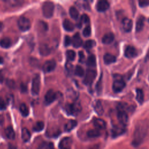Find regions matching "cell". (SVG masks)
<instances>
[{
  "mask_svg": "<svg viewBox=\"0 0 149 149\" xmlns=\"http://www.w3.org/2000/svg\"><path fill=\"white\" fill-rule=\"evenodd\" d=\"M149 138V120L139 121L136 125L133 135L132 144L134 147H138Z\"/></svg>",
  "mask_w": 149,
  "mask_h": 149,
  "instance_id": "cell-1",
  "label": "cell"
},
{
  "mask_svg": "<svg viewBox=\"0 0 149 149\" xmlns=\"http://www.w3.org/2000/svg\"><path fill=\"white\" fill-rule=\"evenodd\" d=\"M65 111L68 115H77L81 111V106L79 102L68 104L65 106Z\"/></svg>",
  "mask_w": 149,
  "mask_h": 149,
  "instance_id": "cell-2",
  "label": "cell"
},
{
  "mask_svg": "<svg viewBox=\"0 0 149 149\" xmlns=\"http://www.w3.org/2000/svg\"><path fill=\"white\" fill-rule=\"evenodd\" d=\"M54 11V4L52 2H45L42 6V12L44 17L50 18L52 16Z\"/></svg>",
  "mask_w": 149,
  "mask_h": 149,
  "instance_id": "cell-3",
  "label": "cell"
},
{
  "mask_svg": "<svg viewBox=\"0 0 149 149\" xmlns=\"http://www.w3.org/2000/svg\"><path fill=\"white\" fill-rule=\"evenodd\" d=\"M17 26L20 30L26 31L30 29L31 27V22L28 18L21 16L17 20Z\"/></svg>",
  "mask_w": 149,
  "mask_h": 149,
  "instance_id": "cell-4",
  "label": "cell"
},
{
  "mask_svg": "<svg viewBox=\"0 0 149 149\" xmlns=\"http://www.w3.org/2000/svg\"><path fill=\"white\" fill-rule=\"evenodd\" d=\"M97 76V72L94 70L88 69L85 74L83 80V83L86 85H90L92 84Z\"/></svg>",
  "mask_w": 149,
  "mask_h": 149,
  "instance_id": "cell-5",
  "label": "cell"
},
{
  "mask_svg": "<svg viewBox=\"0 0 149 149\" xmlns=\"http://www.w3.org/2000/svg\"><path fill=\"white\" fill-rule=\"evenodd\" d=\"M40 89V77L38 74L35 75L32 80L31 93L34 95H38Z\"/></svg>",
  "mask_w": 149,
  "mask_h": 149,
  "instance_id": "cell-6",
  "label": "cell"
},
{
  "mask_svg": "<svg viewBox=\"0 0 149 149\" xmlns=\"http://www.w3.org/2000/svg\"><path fill=\"white\" fill-rule=\"evenodd\" d=\"M126 86L125 82L122 79H116L112 84V90L116 93H119L123 90Z\"/></svg>",
  "mask_w": 149,
  "mask_h": 149,
  "instance_id": "cell-7",
  "label": "cell"
},
{
  "mask_svg": "<svg viewBox=\"0 0 149 149\" xmlns=\"http://www.w3.org/2000/svg\"><path fill=\"white\" fill-rule=\"evenodd\" d=\"M56 94L53 90H49L44 96V101L46 104L48 105L53 102L56 99Z\"/></svg>",
  "mask_w": 149,
  "mask_h": 149,
  "instance_id": "cell-8",
  "label": "cell"
},
{
  "mask_svg": "<svg viewBox=\"0 0 149 149\" xmlns=\"http://www.w3.org/2000/svg\"><path fill=\"white\" fill-rule=\"evenodd\" d=\"M117 118L122 126H125L128 122V115L125 111L118 110Z\"/></svg>",
  "mask_w": 149,
  "mask_h": 149,
  "instance_id": "cell-9",
  "label": "cell"
},
{
  "mask_svg": "<svg viewBox=\"0 0 149 149\" xmlns=\"http://www.w3.org/2000/svg\"><path fill=\"white\" fill-rule=\"evenodd\" d=\"M56 62L54 60L46 61L42 66V70L45 73H49L53 71L56 67Z\"/></svg>",
  "mask_w": 149,
  "mask_h": 149,
  "instance_id": "cell-10",
  "label": "cell"
},
{
  "mask_svg": "<svg viewBox=\"0 0 149 149\" xmlns=\"http://www.w3.org/2000/svg\"><path fill=\"white\" fill-rule=\"evenodd\" d=\"M109 8V3L108 1L105 0H100L97 2L96 4V9L100 12H103L108 9Z\"/></svg>",
  "mask_w": 149,
  "mask_h": 149,
  "instance_id": "cell-11",
  "label": "cell"
},
{
  "mask_svg": "<svg viewBox=\"0 0 149 149\" xmlns=\"http://www.w3.org/2000/svg\"><path fill=\"white\" fill-rule=\"evenodd\" d=\"M122 26L123 30L126 32L129 33L130 32L133 27V22L129 18H124L122 21Z\"/></svg>",
  "mask_w": 149,
  "mask_h": 149,
  "instance_id": "cell-12",
  "label": "cell"
},
{
  "mask_svg": "<svg viewBox=\"0 0 149 149\" xmlns=\"http://www.w3.org/2000/svg\"><path fill=\"white\" fill-rule=\"evenodd\" d=\"M72 144V139L69 137H66L60 141L59 147L61 149H70Z\"/></svg>",
  "mask_w": 149,
  "mask_h": 149,
  "instance_id": "cell-13",
  "label": "cell"
},
{
  "mask_svg": "<svg viewBox=\"0 0 149 149\" xmlns=\"http://www.w3.org/2000/svg\"><path fill=\"white\" fill-rule=\"evenodd\" d=\"M125 56L127 58H132L137 55L136 49L132 46H127L125 50Z\"/></svg>",
  "mask_w": 149,
  "mask_h": 149,
  "instance_id": "cell-14",
  "label": "cell"
},
{
  "mask_svg": "<svg viewBox=\"0 0 149 149\" xmlns=\"http://www.w3.org/2000/svg\"><path fill=\"white\" fill-rule=\"evenodd\" d=\"M73 46L74 48H79L83 44V40L79 34V33H76L72 38V40Z\"/></svg>",
  "mask_w": 149,
  "mask_h": 149,
  "instance_id": "cell-15",
  "label": "cell"
},
{
  "mask_svg": "<svg viewBox=\"0 0 149 149\" xmlns=\"http://www.w3.org/2000/svg\"><path fill=\"white\" fill-rule=\"evenodd\" d=\"M93 107L95 112L98 115H102L104 113V108L100 100H95L93 103Z\"/></svg>",
  "mask_w": 149,
  "mask_h": 149,
  "instance_id": "cell-16",
  "label": "cell"
},
{
  "mask_svg": "<svg viewBox=\"0 0 149 149\" xmlns=\"http://www.w3.org/2000/svg\"><path fill=\"white\" fill-rule=\"evenodd\" d=\"M114 35L112 33H107L102 38V42L104 44H109L113 42Z\"/></svg>",
  "mask_w": 149,
  "mask_h": 149,
  "instance_id": "cell-17",
  "label": "cell"
},
{
  "mask_svg": "<svg viewBox=\"0 0 149 149\" xmlns=\"http://www.w3.org/2000/svg\"><path fill=\"white\" fill-rule=\"evenodd\" d=\"M144 20L145 17L143 16H140L138 17L136 24V31L137 32H140L143 30L144 26Z\"/></svg>",
  "mask_w": 149,
  "mask_h": 149,
  "instance_id": "cell-18",
  "label": "cell"
},
{
  "mask_svg": "<svg viewBox=\"0 0 149 149\" xmlns=\"http://www.w3.org/2000/svg\"><path fill=\"white\" fill-rule=\"evenodd\" d=\"M104 62L106 65H109L113 63L116 62V57L109 53H107L104 56Z\"/></svg>",
  "mask_w": 149,
  "mask_h": 149,
  "instance_id": "cell-19",
  "label": "cell"
},
{
  "mask_svg": "<svg viewBox=\"0 0 149 149\" xmlns=\"http://www.w3.org/2000/svg\"><path fill=\"white\" fill-rule=\"evenodd\" d=\"M94 126L97 128V129H104L106 127L105 122L100 118H96L93 122Z\"/></svg>",
  "mask_w": 149,
  "mask_h": 149,
  "instance_id": "cell-20",
  "label": "cell"
},
{
  "mask_svg": "<svg viewBox=\"0 0 149 149\" xmlns=\"http://www.w3.org/2000/svg\"><path fill=\"white\" fill-rule=\"evenodd\" d=\"M125 128L123 127V126H113V127L112 128V129L111 130L112 134L113 137L120 136L122 134H123L125 132Z\"/></svg>",
  "mask_w": 149,
  "mask_h": 149,
  "instance_id": "cell-21",
  "label": "cell"
},
{
  "mask_svg": "<svg viewBox=\"0 0 149 149\" xmlns=\"http://www.w3.org/2000/svg\"><path fill=\"white\" fill-rule=\"evenodd\" d=\"M63 27L66 31H72L74 29V25L69 19H65L63 22Z\"/></svg>",
  "mask_w": 149,
  "mask_h": 149,
  "instance_id": "cell-22",
  "label": "cell"
},
{
  "mask_svg": "<svg viewBox=\"0 0 149 149\" xmlns=\"http://www.w3.org/2000/svg\"><path fill=\"white\" fill-rule=\"evenodd\" d=\"M12 45L11 40L8 37H5L0 40V46L3 48H8Z\"/></svg>",
  "mask_w": 149,
  "mask_h": 149,
  "instance_id": "cell-23",
  "label": "cell"
},
{
  "mask_svg": "<svg viewBox=\"0 0 149 149\" xmlns=\"http://www.w3.org/2000/svg\"><path fill=\"white\" fill-rule=\"evenodd\" d=\"M77 125V122L74 120H70L65 125V130L66 132H70Z\"/></svg>",
  "mask_w": 149,
  "mask_h": 149,
  "instance_id": "cell-24",
  "label": "cell"
},
{
  "mask_svg": "<svg viewBox=\"0 0 149 149\" xmlns=\"http://www.w3.org/2000/svg\"><path fill=\"white\" fill-rule=\"evenodd\" d=\"M5 133L6 136L9 139L13 140L15 137V133L12 126L7 127L5 130Z\"/></svg>",
  "mask_w": 149,
  "mask_h": 149,
  "instance_id": "cell-25",
  "label": "cell"
},
{
  "mask_svg": "<svg viewBox=\"0 0 149 149\" xmlns=\"http://www.w3.org/2000/svg\"><path fill=\"white\" fill-rule=\"evenodd\" d=\"M31 134L29 130L27 128H23L22 129V139L23 141L27 142L30 139Z\"/></svg>",
  "mask_w": 149,
  "mask_h": 149,
  "instance_id": "cell-26",
  "label": "cell"
},
{
  "mask_svg": "<svg viewBox=\"0 0 149 149\" xmlns=\"http://www.w3.org/2000/svg\"><path fill=\"white\" fill-rule=\"evenodd\" d=\"M86 64L89 67H91V68L95 67V66H96L95 56L93 54L89 55L86 61Z\"/></svg>",
  "mask_w": 149,
  "mask_h": 149,
  "instance_id": "cell-27",
  "label": "cell"
},
{
  "mask_svg": "<svg viewBox=\"0 0 149 149\" xmlns=\"http://www.w3.org/2000/svg\"><path fill=\"white\" fill-rule=\"evenodd\" d=\"M87 135L90 138L98 137L101 135V133L98 129H91L87 132Z\"/></svg>",
  "mask_w": 149,
  "mask_h": 149,
  "instance_id": "cell-28",
  "label": "cell"
},
{
  "mask_svg": "<svg viewBox=\"0 0 149 149\" xmlns=\"http://www.w3.org/2000/svg\"><path fill=\"white\" fill-rule=\"evenodd\" d=\"M69 15L72 19L77 20L79 17V13L77 9L74 6H71L69 9Z\"/></svg>",
  "mask_w": 149,
  "mask_h": 149,
  "instance_id": "cell-29",
  "label": "cell"
},
{
  "mask_svg": "<svg viewBox=\"0 0 149 149\" xmlns=\"http://www.w3.org/2000/svg\"><path fill=\"white\" fill-rule=\"evenodd\" d=\"M40 52L42 55L46 56L49 54L50 49L47 45H46L45 44H41L40 47Z\"/></svg>",
  "mask_w": 149,
  "mask_h": 149,
  "instance_id": "cell-30",
  "label": "cell"
},
{
  "mask_svg": "<svg viewBox=\"0 0 149 149\" xmlns=\"http://www.w3.org/2000/svg\"><path fill=\"white\" fill-rule=\"evenodd\" d=\"M136 100L140 104H141L144 101V93L143 90L140 88L136 89Z\"/></svg>",
  "mask_w": 149,
  "mask_h": 149,
  "instance_id": "cell-31",
  "label": "cell"
},
{
  "mask_svg": "<svg viewBox=\"0 0 149 149\" xmlns=\"http://www.w3.org/2000/svg\"><path fill=\"white\" fill-rule=\"evenodd\" d=\"M19 110H20V112L21 114L23 116L26 117V116H28V115L29 113V108H28L27 106L25 104L23 103L20 105Z\"/></svg>",
  "mask_w": 149,
  "mask_h": 149,
  "instance_id": "cell-32",
  "label": "cell"
},
{
  "mask_svg": "<svg viewBox=\"0 0 149 149\" xmlns=\"http://www.w3.org/2000/svg\"><path fill=\"white\" fill-rule=\"evenodd\" d=\"M44 127V123L42 121L37 122L33 126V129L35 132H40L43 130Z\"/></svg>",
  "mask_w": 149,
  "mask_h": 149,
  "instance_id": "cell-33",
  "label": "cell"
},
{
  "mask_svg": "<svg viewBox=\"0 0 149 149\" xmlns=\"http://www.w3.org/2000/svg\"><path fill=\"white\" fill-rule=\"evenodd\" d=\"M95 44H96V43L94 40H88L84 42L83 46H84V48H86L87 49H90L93 48L95 45Z\"/></svg>",
  "mask_w": 149,
  "mask_h": 149,
  "instance_id": "cell-34",
  "label": "cell"
},
{
  "mask_svg": "<svg viewBox=\"0 0 149 149\" xmlns=\"http://www.w3.org/2000/svg\"><path fill=\"white\" fill-rule=\"evenodd\" d=\"M90 22V19H89V17L86 15V14H84L81 17H80V22H79V24H77L78 27L80 28L81 27V26H82V23H88Z\"/></svg>",
  "mask_w": 149,
  "mask_h": 149,
  "instance_id": "cell-35",
  "label": "cell"
},
{
  "mask_svg": "<svg viewBox=\"0 0 149 149\" xmlns=\"http://www.w3.org/2000/svg\"><path fill=\"white\" fill-rule=\"evenodd\" d=\"M74 74L77 76L82 77L84 74V70L81 66L77 65L74 69Z\"/></svg>",
  "mask_w": 149,
  "mask_h": 149,
  "instance_id": "cell-36",
  "label": "cell"
},
{
  "mask_svg": "<svg viewBox=\"0 0 149 149\" xmlns=\"http://www.w3.org/2000/svg\"><path fill=\"white\" fill-rule=\"evenodd\" d=\"M5 2L11 6H20L23 3V1L20 0H9V1H6Z\"/></svg>",
  "mask_w": 149,
  "mask_h": 149,
  "instance_id": "cell-37",
  "label": "cell"
},
{
  "mask_svg": "<svg viewBox=\"0 0 149 149\" xmlns=\"http://www.w3.org/2000/svg\"><path fill=\"white\" fill-rule=\"evenodd\" d=\"M66 55L68 59L70 61H73L75 59L76 53L73 50H71V49L68 50L66 52Z\"/></svg>",
  "mask_w": 149,
  "mask_h": 149,
  "instance_id": "cell-38",
  "label": "cell"
},
{
  "mask_svg": "<svg viewBox=\"0 0 149 149\" xmlns=\"http://www.w3.org/2000/svg\"><path fill=\"white\" fill-rule=\"evenodd\" d=\"M91 27L89 25L87 26L83 30V35L85 37H88L89 36H90L91 35Z\"/></svg>",
  "mask_w": 149,
  "mask_h": 149,
  "instance_id": "cell-39",
  "label": "cell"
},
{
  "mask_svg": "<svg viewBox=\"0 0 149 149\" xmlns=\"http://www.w3.org/2000/svg\"><path fill=\"white\" fill-rule=\"evenodd\" d=\"M101 77L102 76H101V77L100 78L98 81L97 82V85H96V90H97V92L98 94H100L101 92V90H102V79H101Z\"/></svg>",
  "mask_w": 149,
  "mask_h": 149,
  "instance_id": "cell-40",
  "label": "cell"
},
{
  "mask_svg": "<svg viewBox=\"0 0 149 149\" xmlns=\"http://www.w3.org/2000/svg\"><path fill=\"white\" fill-rule=\"evenodd\" d=\"M139 5L141 8H144L149 6V0H140L139 1Z\"/></svg>",
  "mask_w": 149,
  "mask_h": 149,
  "instance_id": "cell-41",
  "label": "cell"
},
{
  "mask_svg": "<svg viewBox=\"0 0 149 149\" xmlns=\"http://www.w3.org/2000/svg\"><path fill=\"white\" fill-rule=\"evenodd\" d=\"M42 148L43 149H54V145L52 143H44L42 144Z\"/></svg>",
  "mask_w": 149,
  "mask_h": 149,
  "instance_id": "cell-42",
  "label": "cell"
},
{
  "mask_svg": "<svg viewBox=\"0 0 149 149\" xmlns=\"http://www.w3.org/2000/svg\"><path fill=\"white\" fill-rule=\"evenodd\" d=\"M72 42V40L69 36H66L64 39V45L65 47H68L70 45Z\"/></svg>",
  "mask_w": 149,
  "mask_h": 149,
  "instance_id": "cell-43",
  "label": "cell"
},
{
  "mask_svg": "<svg viewBox=\"0 0 149 149\" xmlns=\"http://www.w3.org/2000/svg\"><path fill=\"white\" fill-rule=\"evenodd\" d=\"M6 108V103L4 100L0 98V110H5Z\"/></svg>",
  "mask_w": 149,
  "mask_h": 149,
  "instance_id": "cell-44",
  "label": "cell"
},
{
  "mask_svg": "<svg viewBox=\"0 0 149 149\" xmlns=\"http://www.w3.org/2000/svg\"><path fill=\"white\" fill-rule=\"evenodd\" d=\"M79 62L83 63L84 62V58H85L84 54L83 51H80L79 52Z\"/></svg>",
  "mask_w": 149,
  "mask_h": 149,
  "instance_id": "cell-45",
  "label": "cell"
},
{
  "mask_svg": "<svg viewBox=\"0 0 149 149\" xmlns=\"http://www.w3.org/2000/svg\"><path fill=\"white\" fill-rule=\"evenodd\" d=\"M66 68L67 70L70 71V70H71L72 69L73 66H72V64L70 63H67L66 64Z\"/></svg>",
  "mask_w": 149,
  "mask_h": 149,
  "instance_id": "cell-46",
  "label": "cell"
},
{
  "mask_svg": "<svg viewBox=\"0 0 149 149\" xmlns=\"http://www.w3.org/2000/svg\"><path fill=\"white\" fill-rule=\"evenodd\" d=\"M4 122V118H3V116L2 115H0V125H3Z\"/></svg>",
  "mask_w": 149,
  "mask_h": 149,
  "instance_id": "cell-47",
  "label": "cell"
},
{
  "mask_svg": "<svg viewBox=\"0 0 149 149\" xmlns=\"http://www.w3.org/2000/svg\"><path fill=\"white\" fill-rule=\"evenodd\" d=\"M89 149H99V146L98 145H94L91 146Z\"/></svg>",
  "mask_w": 149,
  "mask_h": 149,
  "instance_id": "cell-48",
  "label": "cell"
},
{
  "mask_svg": "<svg viewBox=\"0 0 149 149\" xmlns=\"http://www.w3.org/2000/svg\"><path fill=\"white\" fill-rule=\"evenodd\" d=\"M3 23H2V22H0V31L2 30V29H3Z\"/></svg>",
  "mask_w": 149,
  "mask_h": 149,
  "instance_id": "cell-49",
  "label": "cell"
},
{
  "mask_svg": "<svg viewBox=\"0 0 149 149\" xmlns=\"http://www.w3.org/2000/svg\"><path fill=\"white\" fill-rule=\"evenodd\" d=\"M3 80V76L2 74H0V82H2Z\"/></svg>",
  "mask_w": 149,
  "mask_h": 149,
  "instance_id": "cell-50",
  "label": "cell"
},
{
  "mask_svg": "<svg viewBox=\"0 0 149 149\" xmlns=\"http://www.w3.org/2000/svg\"><path fill=\"white\" fill-rule=\"evenodd\" d=\"M3 62V58L0 56V64H2Z\"/></svg>",
  "mask_w": 149,
  "mask_h": 149,
  "instance_id": "cell-51",
  "label": "cell"
},
{
  "mask_svg": "<svg viewBox=\"0 0 149 149\" xmlns=\"http://www.w3.org/2000/svg\"><path fill=\"white\" fill-rule=\"evenodd\" d=\"M140 149H147V148H140Z\"/></svg>",
  "mask_w": 149,
  "mask_h": 149,
  "instance_id": "cell-52",
  "label": "cell"
},
{
  "mask_svg": "<svg viewBox=\"0 0 149 149\" xmlns=\"http://www.w3.org/2000/svg\"><path fill=\"white\" fill-rule=\"evenodd\" d=\"M148 22H149V19H148Z\"/></svg>",
  "mask_w": 149,
  "mask_h": 149,
  "instance_id": "cell-53",
  "label": "cell"
},
{
  "mask_svg": "<svg viewBox=\"0 0 149 149\" xmlns=\"http://www.w3.org/2000/svg\"><path fill=\"white\" fill-rule=\"evenodd\" d=\"M148 79H149V77H148Z\"/></svg>",
  "mask_w": 149,
  "mask_h": 149,
  "instance_id": "cell-54",
  "label": "cell"
}]
</instances>
